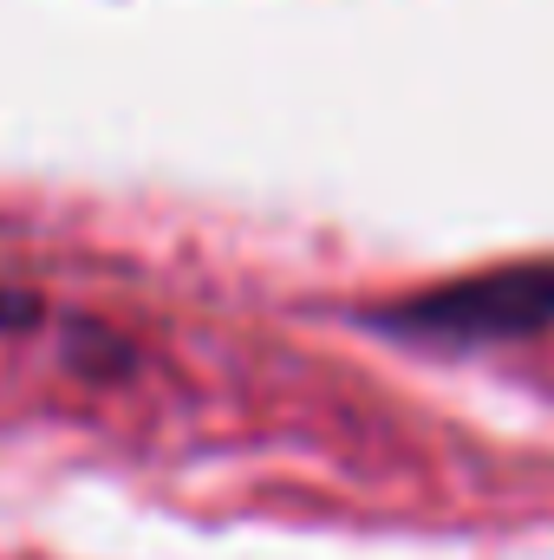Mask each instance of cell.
<instances>
[{"label": "cell", "instance_id": "obj_1", "mask_svg": "<svg viewBox=\"0 0 554 560\" xmlns=\"http://www.w3.org/2000/svg\"><path fill=\"white\" fill-rule=\"evenodd\" d=\"M372 326L392 339H430V346H476V339H522V332H554V261L476 275L437 293H417L399 306H379Z\"/></svg>", "mask_w": 554, "mask_h": 560}]
</instances>
